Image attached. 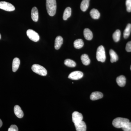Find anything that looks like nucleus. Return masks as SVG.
I'll return each mask as SVG.
<instances>
[{"instance_id": "1", "label": "nucleus", "mask_w": 131, "mask_h": 131, "mask_svg": "<svg viewBox=\"0 0 131 131\" xmlns=\"http://www.w3.org/2000/svg\"><path fill=\"white\" fill-rule=\"evenodd\" d=\"M46 7L48 14L50 16H54L56 12V0H46Z\"/></svg>"}, {"instance_id": "2", "label": "nucleus", "mask_w": 131, "mask_h": 131, "mask_svg": "<svg viewBox=\"0 0 131 131\" xmlns=\"http://www.w3.org/2000/svg\"><path fill=\"white\" fill-rule=\"evenodd\" d=\"M129 120L125 118L118 117L113 121L112 124L114 127L117 128H122L127 123Z\"/></svg>"}, {"instance_id": "3", "label": "nucleus", "mask_w": 131, "mask_h": 131, "mask_svg": "<svg viewBox=\"0 0 131 131\" xmlns=\"http://www.w3.org/2000/svg\"><path fill=\"white\" fill-rule=\"evenodd\" d=\"M96 58L98 61L102 62H104L105 61V52L104 47L102 46H100L97 49Z\"/></svg>"}, {"instance_id": "4", "label": "nucleus", "mask_w": 131, "mask_h": 131, "mask_svg": "<svg viewBox=\"0 0 131 131\" xmlns=\"http://www.w3.org/2000/svg\"><path fill=\"white\" fill-rule=\"evenodd\" d=\"M31 69L34 73L40 75L45 76L47 74V71L45 68L39 64H33L32 66Z\"/></svg>"}, {"instance_id": "5", "label": "nucleus", "mask_w": 131, "mask_h": 131, "mask_svg": "<svg viewBox=\"0 0 131 131\" xmlns=\"http://www.w3.org/2000/svg\"><path fill=\"white\" fill-rule=\"evenodd\" d=\"M27 35L30 40L34 42H37L40 39L39 35L38 33L32 29H28L27 31Z\"/></svg>"}, {"instance_id": "6", "label": "nucleus", "mask_w": 131, "mask_h": 131, "mask_svg": "<svg viewBox=\"0 0 131 131\" xmlns=\"http://www.w3.org/2000/svg\"><path fill=\"white\" fill-rule=\"evenodd\" d=\"M0 9L7 12H13L15 9V7L9 3L5 1L0 2Z\"/></svg>"}, {"instance_id": "7", "label": "nucleus", "mask_w": 131, "mask_h": 131, "mask_svg": "<svg viewBox=\"0 0 131 131\" xmlns=\"http://www.w3.org/2000/svg\"><path fill=\"white\" fill-rule=\"evenodd\" d=\"M83 74L82 72L80 71H75L72 72L69 75L68 78L71 80H77L81 79L83 77Z\"/></svg>"}, {"instance_id": "8", "label": "nucleus", "mask_w": 131, "mask_h": 131, "mask_svg": "<svg viewBox=\"0 0 131 131\" xmlns=\"http://www.w3.org/2000/svg\"><path fill=\"white\" fill-rule=\"evenodd\" d=\"M82 115L78 112H74L72 114V120L74 124H76L82 121Z\"/></svg>"}, {"instance_id": "9", "label": "nucleus", "mask_w": 131, "mask_h": 131, "mask_svg": "<svg viewBox=\"0 0 131 131\" xmlns=\"http://www.w3.org/2000/svg\"><path fill=\"white\" fill-rule=\"evenodd\" d=\"M76 130L77 131H86V126L84 121H82L81 122L74 124Z\"/></svg>"}, {"instance_id": "10", "label": "nucleus", "mask_w": 131, "mask_h": 131, "mask_svg": "<svg viewBox=\"0 0 131 131\" xmlns=\"http://www.w3.org/2000/svg\"><path fill=\"white\" fill-rule=\"evenodd\" d=\"M31 17L33 21L37 22L38 20V12L35 7H33L31 12Z\"/></svg>"}, {"instance_id": "11", "label": "nucleus", "mask_w": 131, "mask_h": 131, "mask_svg": "<svg viewBox=\"0 0 131 131\" xmlns=\"http://www.w3.org/2000/svg\"><path fill=\"white\" fill-rule=\"evenodd\" d=\"M15 114L17 117L19 118H23L24 116V114L21 110V108L18 105H15L14 107Z\"/></svg>"}, {"instance_id": "12", "label": "nucleus", "mask_w": 131, "mask_h": 131, "mask_svg": "<svg viewBox=\"0 0 131 131\" xmlns=\"http://www.w3.org/2000/svg\"><path fill=\"white\" fill-rule=\"evenodd\" d=\"M63 43V39L61 36H58L57 37L55 40V47L56 50H58L61 48Z\"/></svg>"}, {"instance_id": "13", "label": "nucleus", "mask_w": 131, "mask_h": 131, "mask_svg": "<svg viewBox=\"0 0 131 131\" xmlns=\"http://www.w3.org/2000/svg\"><path fill=\"white\" fill-rule=\"evenodd\" d=\"M103 97V94L102 93L98 91H95L91 93L90 98L91 100L95 101L100 99Z\"/></svg>"}, {"instance_id": "14", "label": "nucleus", "mask_w": 131, "mask_h": 131, "mask_svg": "<svg viewBox=\"0 0 131 131\" xmlns=\"http://www.w3.org/2000/svg\"><path fill=\"white\" fill-rule=\"evenodd\" d=\"M117 84L119 86L124 87L126 83V79L124 75H121L118 77L116 79Z\"/></svg>"}, {"instance_id": "15", "label": "nucleus", "mask_w": 131, "mask_h": 131, "mask_svg": "<svg viewBox=\"0 0 131 131\" xmlns=\"http://www.w3.org/2000/svg\"><path fill=\"white\" fill-rule=\"evenodd\" d=\"M20 64V61L18 58H15L13 60L12 64V70L14 72H15L18 70Z\"/></svg>"}, {"instance_id": "16", "label": "nucleus", "mask_w": 131, "mask_h": 131, "mask_svg": "<svg viewBox=\"0 0 131 131\" xmlns=\"http://www.w3.org/2000/svg\"><path fill=\"white\" fill-rule=\"evenodd\" d=\"M83 34L84 38L88 40H91L93 37V34L92 32L88 28H85L83 31Z\"/></svg>"}, {"instance_id": "17", "label": "nucleus", "mask_w": 131, "mask_h": 131, "mask_svg": "<svg viewBox=\"0 0 131 131\" xmlns=\"http://www.w3.org/2000/svg\"><path fill=\"white\" fill-rule=\"evenodd\" d=\"M109 54H110V61L111 62L113 63L114 62H117L118 59V57L117 53L113 50L111 49L109 51Z\"/></svg>"}, {"instance_id": "18", "label": "nucleus", "mask_w": 131, "mask_h": 131, "mask_svg": "<svg viewBox=\"0 0 131 131\" xmlns=\"http://www.w3.org/2000/svg\"><path fill=\"white\" fill-rule=\"evenodd\" d=\"M90 1V0H83L80 6L82 11L84 12L86 11L89 7Z\"/></svg>"}, {"instance_id": "19", "label": "nucleus", "mask_w": 131, "mask_h": 131, "mask_svg": "<svg viewBox=\"0 0 131 131\" xmlns=\"http://www.w3.org/2000/svg\"><path fill=\"white\" fill-rule=\"evenodd\" d=\"M90 15L92 18L94 19H97L100 18V14L99 11L96 9H91L90 12Z\"/></svg>"}, {"instance_id": "20", "label": "nucleus", "mask_w": 131, "mask_h": 131, "mask_svg": "<svg viewBox=\"0 0 131 131\" xmlns=\"http://www.w3.org/2000/svg\"><path fill=\"white\" fill-rule=\"evenodd\" d=\"M81 60L82 63L84 65L88 66L89 65L90 63V60L88 55L83 54L81 56Z\"/></svg>"}, {"instance_id": "21", "label": "nucleus", "mask_w": 131, "mask_h": 131, "mask_svg": "<svg viewBox=\"0 0 131 131\" xmlns=\"http://www.w3.org/2000/svg\"><path fill=\"white\" fill-rule=\"evenodd\" d=\"M71 9L70 7H68L66 8L64 12L63 18L64 20H66L71 15Z\"/></svg>"}, {"instance_id": "22", "label": "nucleus", "mask_w": 131, "mask_h": 131, "mask_svg": "<svg viewBox=\"0 0 131 131\" xmlns=\"http://www.w3.org/2000/svg\"><path fill=\"white\" fill-rule=\"evenodd\" d=\"M74 47L77 49H80L83 47L84 43L81 39H78L75 40L74 43Z\"/></svg>"}, {"instance_id": "23", "label": "nucleus", "mask_w": 131, "mask_h": 131, "mask_svg": "<svg viewBox=\"0 0 131 131\" xmlns=\"http://www.w3.org/2000/svg\"><path fill=\"white\" fill-rule=\"evenodd\" d=\"M131 31V25L130 24H128L124 31V37L125 39H127L129 37Z\"/></svg>"}, {"instance_id": "24", "label": "nucleus", "mask_w": 131, "mask_h": 131, "mask_svg": "<svg viewBox=\"0 0 131 131\" xmlns=\"http://www.w3.org/2000/svg\"><path fill=\"white\" fill-rule=\"evenodd\" d=\"M121 33L120 31L119 30H117L114 33L113 35V39L115 42H118L119 41L120 39Z\"/></svg>"}, {"instance_id": "25", "label": "nucleus", "mask_w": 131, "mask_h": 131, "mask_svg": "<svg viewBox=\"0 0 131 131\" xmlns=\"http://www.w3.org/2000/svg\"><path fill=\"white\" fill-rule=\"evenodd\" d=\"M64 64L66 66L70 68H74L76 66V64L74 61L70 59H66Z\"/></svg>"}, {"instance_id": "26", "label": "nucleus", "mask_w": 131, "mask_h": 131, "mask_svg": "<svg viewBox=\"0 0 131 131\" xmlns=\"http://www.w3.org/2000/svg\"><path fill=\"white\" fill-rule=\"evenodd\" d=\"M122 129L124 131H131V122H127Z\"/></svg>"}, {"instance_id": "27", "label": "nucleus", "mask_w": 131, "mask_h": 131, "mask_svg": "<svg viewBox=\"0 0 131 131\" xmlns=\"http://www.w3.org/2000/svg\"><path fill=\"white\" fill-rule=\"evenodd\" d=\"M127 11L128 12H131V0H126V2Z\"/></svg>"}, {"instance_id": "28", "label": "nucleus", "mask_w": 131, "mask_h": 131, "mask_svg": "<svg viewBox=\"0 0 131 131\" xmlns=\"http://www.w3.org/2000/svg\"><path fill=\"white\" fill-rule=\"evenodd\" d=\"M8 131H18V129L16 125H12L8 130Z\"/></svg>"}, {"instance_id": "29", "label": "nucleus", "mask_w": 131, "mask_h": 131, "mask_svg": "<svg viewBox=\"0 0 131 131\" xmlns=\"http://www.w3.org/2000/svg\"><path fill=\"white\" fill-rule=\"evenodd\" d=\"M126 51L130 52H131V41L128 42L127 43L126 46Z\"/></svg>"}, {"instance_id": "30", "label": "nucleus", "mask_w": 131, "mask_h": 131, "mask_svg": "<svg viewBox=\"0 0 131 131\" xmlns=\"http://www.w3.org/2000/svg\"><path fill=\"white\" fill-rule=\"evenodd\" d=\"M3 125V123L2 121L0 119V128Z\"/></svg>"}, {"instance_id": "31", "label": "nucleus", "mask_w": 131, "mask_h": 131, "mask_svg": "<svg viewBox=\"0 0 131 131\" xmlns=\"http://www.w3.org/2000/svg\"><path fill=\"white\" fill-rule=\"evenodd\" d=\"M1 39V34H0V39Z\"/></svg>"}, {"instance_id": "32", "label": "nucleus", "mask_w": 131, "mask_h": 131, "mask_svg": "<svg viewBox=\"0 0 131 131\" xmlns=\"http://www.w3.org/2000/svg\"><path fill=\"white\" fill-rule=\"evenodd\" d=\"M130 69H131V67H130Z\"/></svg>"}]
</instances>
